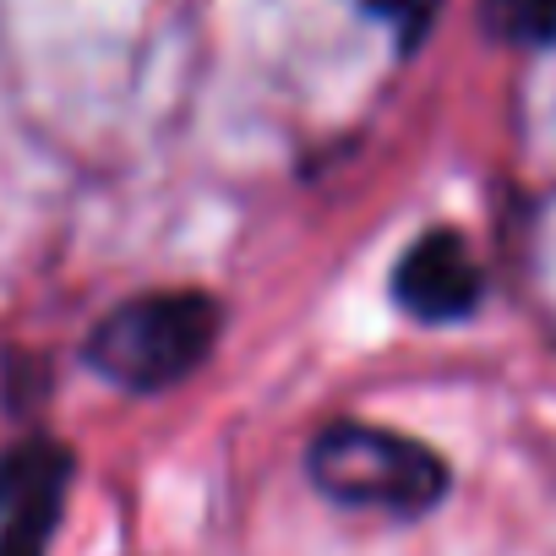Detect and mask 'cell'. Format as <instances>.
I'll return each instance as SVG.
<instances>
[{
	"label": "cell",
	"instance_id": "7a4b0ae2",
	"mask_svg": "<svg viewBox=\"0 0 556 556\" xmlns=\"http://www.w3.org/2000/svg\"><path fill=\"white\" fill-rule=\"evenodd\" d=\"M306 469L328 502L377 507L393 518H420L447 496L442 453H431L426 442L404 431L366 426V420H333L328 431H317Z\"/></svg>",
	"mask_w": 556,
	"mask_h": 556
},
{
	"label": "cell",
	"instance_id": "6da1fadb",
	"mask_svg": "<svg viewBox=\"0 0 556 556\" xmlns=\"http://www.w3.org/2000/svg\"><path fill=\"white\" fill-rule=\"evenodd\" d=\"M224 312L202 290H153L115 306L88 333V366L126 393H164L186 382L218 344Z\"/></svg>",
	"mask_w": 556,
	"mask_h": 556
},
{
	"label": "cell",
	"instance_id": "8992f818",
	"mask_svg": "<svg viewBox=\"0 0 556 556\" xmlns=\"http://www.w3.org/2000/svg\"><path fill=\"white\" fill-rule=\"evenodd\" d=\"M371 12H377V17H388V23L399 28L404 50H415V45L426 39V28L437 23L442 0H371Z\"/></svg>",
	"mask_w": 556,
	"mask_h": 556
},
{
	"label": "cell",
	"instance_id": "3957f363",
	"mask_svg": "<svg viewBox=\"0 0 556 556\" xmlns=\"http://www.w3.org/2000/svg\"><path fill=\"white\" fill-rule=\"evenodd\" d=\"M72 453L55 442H23L0 458V556H45L61 523Z\"/></svg>",
	"mask_w": 556,
	"mask_h": 556
},
{
	"label": "cell",
	"instance_id": "277c9868",
	"mask_svg": "<svg viewBox=\"0 0 556 556\" xmlns=\"http://www.w3.org/2000/svg\"><path fill=\"white\" fill-rule=\"evenodd\" d=\"M485 273L458 229H426L393 267V301L420 323H458L480 306Z\"/></svg>",
	"mask_w": 556,
	"mask_h": 556
},
{
	"label": "cell",
	"instance_id": "5b68a950",
	"mask_svg": "<svg viewBox=\"0 0 556 556\" xmlns=\"http://www.w3.org/2000/svg\"><path fill=\"white\" fill-rule=\"evenodd\" d=\"M485 28L507 45H551L556 0H485Z\"/></svg>",
	"mask_w": 556,
	"mask_h": 556
}]
</instances>
